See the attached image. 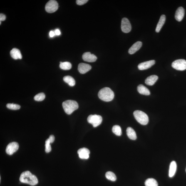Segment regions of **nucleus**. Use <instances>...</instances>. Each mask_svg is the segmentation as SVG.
<instances>
[{
    "label": "nucleus",
    "mask_w": 186,
    "mask_h": 186,
    "mask_svg": "<svg viewBox=\"0 0 186 186\" xmlns=\"http://www.w3.org/2000/svg\"><path fill=\"white\" fill-rule=\"evenodd\" d=\"M20 181L23 183L34 186L38 183V180L36 176L32 174L29 171H26L22 173L20 176Z\"/></svg>",
    "instance_id": "nucleus-1"
},
{
    "label": "nucleus",
    "mask_w": 186,
    "mask_h": 186,
    "mask_svg": "<svg viewBox=\"0 0 186 186\" xmlns=\"http://www.w3.org/2000/svg\"><path fill=\"white\" fill-rule=\"evenodd\" d=\"M98 95L100 99L105 102L112 101L115 96L113 92L108 87L102 89L99 91Z\"/></svg>",
    "instance_id": "nucleus-2"
},
{
    "label": "nucleus",
    "mask_w": 186,
    "mask_h": 186,
    "mask_svg": "<svg viewBox=\"0 0 186 186\" xmlns=\"http://www.w3.org/2000/svg\"><path fill=\"white\" fill-rule=\"evenodd\" d=\"M62 105L65 113L69 115L77 109L79 107L78 103L74 100H66L63 102Z\"/></svg>",
    "instance_id": "nucleus-3"
},
{
    "label": "nucleus",
    "mask_w": 186,
    "mask_h": 186,
    "mask_svg": "<svg viewBox=\"0 0 186 186\" xmlns=\"http://www.w3.org/2000/svg\"><path fill=\"white\" fill-rule=\"evenodd\" d=\"M133 115L135 119L141 125H146L148 123V117L143 112L140 110L135 111L134 112Z\"/></svg>",
    "instance_id": "nucleus-4"
},
{
    "label": "nucleus",
    "mask_w": 186,
    "mask_h": 186,
    "mask_svg": "<svg viewBox=\"0 0 186 186\" xmlns=\"http://www.w3.org/2000/svg\"><path fill=\"white\" fill-rule=\"evenodd\" d=\"M103 119L99 115H90L88 117L87 121L88 123L92 124L94 127H96L102 123Z\"/></svg>",
    "instance_id": "nucleus-5"
},
{
    "label": "nucleus",
    "mask_w": 186,
    "mask_h": 186,
    "mask_svg": "<svg viewBox=\"0 0 186 186\" xmlns=\"http://www.w3.org/2000/svg\"><path fill=\"white\" fill-rule=\"evenodd\" d=\"M172 66L176 70L183 71L186 69V61L183 59L176 60L173 62Z\"/></svg>",
    "instance_id": "nucleus-6"
},
{
    "label": "nucleus",
    "mask_w": 186,
    "mask_h": 186,
    "mask_svg": "<svg viewBox=\"0 0 186 186\" xmlns=\"http://www.w3.org/2000/svg\"><path fill=\"white\" fill-rule=\"evenodd\" d=\"M58 4L56 1L51 0L47 3L45 6V10L48 13H54L58 10Z\"/></svg>",
    "instance_id": "nucleus-7"
},
{
    "label": "nucleus",
    "mask_w": 186,
    "mask_h": 186,
    "mask_svg": "<svg viewBox=\"0 0 186 186\" xmlns=\"http://www.w3.org/2000/svg\"><path fill=\"white\" fill-rule=\"evenodd\" d=\"M121 28L122 31L124 33L130 32L131 30V26L129 20L126 18L122 20Z\"/></svg>",
    "instance_id": "nucleus-8"
},
{
    "label": "nucleus",
    "mask_w": 186,
    "mask_h": 186,
    "mask_svg": "<svg viewBox=\"0 0 186 186\" xmlns=\"http://www.w3.org/2000/svg\"><path fill=\"white\" fill-rule=\"evenodd\" d=\"M19 145L16 142H13L8 144L6 147V153L10 155H12L15 152L17 151L19 149Z\"/></svg>",
    "instance_id": "nucleus-9"
},
{
    "label": "nucleus",
    "mask_w": 186,
    "mask_h": 186,
    "mask_svg": "<svg viewBox=\"0 0 186 186\" xmlns=\"http://www.w3.org/2000/svg\"><path fill=\"white\" fill-rule=\"evenodd\" d=\"M155 63V61L154 60L144 62L138 65V68L141 70H146L151 67Z\"/></svg>",
    "instance_id": "nucleus-10"
},
{
    "label": "nucleus",
    "mask_w": 186,
    "mask_h": 186,
    "mask_svg": "<svg viewBox=\"0 0 186 186\" xmlns=\"http://www.w3.org/2000/svg\"><path fill=\"white\" fill-rule=\"evenodd\" d=\"M78 153L80 158L82 159H88L89 157L90 151L88 149L82 148L78 151Z\"/></svg>",
    "instance_id": "nucleus-11"
},
{
    "label": "nucleus",
    "mask_w": 186,
    "mask_h": 186,
    "mask_svg": "<svg viewBox=\"0 0 186 186\" xmlns=\"http://www.w3.org/2000/svg\"><path fill=\"white\" fill-rule=\"evenodd\" d=\"M84 61L90 62H94L96 61L97 57L94 55L92 54L90 52H86L84 53L82 56Z\"/></svg>",
    "instance_id": "nucleus-12"
},
{
    "label": "nucleus",
    "mask_w": 186,
    "mask_h": 186,
    "mask_svg": "<svg viewBox=\"0 0 186 186\" xmlns=\"http://www.w3.org/2000/svg\"><path fill=\"white\" fill-rule=\"evenodd\" d=\"M91 67L90 65L85 63H80L78 65V70L81 74H85L91 69Z\"/></svg>",
    "instance_id": "nucleus-13"
},
{
    "label": "nucleus",
    "mask_w": 186,
    "mask_h": 186,
    "mask_svg": "<svg viewBox=\"0 0 186 186\" xmlns=\"http://www.w3.org/2000/svg\"><path fill=\"white\" fill-rule=\"evenodd\" d=\"M185 14V11L183 7H182L177 8L176 11L175 18L176 20L178 21H182L184 18Z\"/></svg>",
    "instance_id": "nucleus-14"
},
{
    "label": "nucleus",
    "mask_w": 186,
    "mask_h": 186,
    "mask_svg": "<svg viewBox=\"0 0 186 186\" xmlns=\"http://www.w3.org/2000/svg\"><path fill=\"white\" fill-rule=\"evenodd\" d=\"M142 43L141 42L139 41L135 43L131 47V48L129 50L128 52L130 54H133L138 51L140 49L142 46Z\"/></svg>",
    "instance_id": "nucleus-15"
},
{
    "label": "nucleus",
    "mask_w": 186,
    "mask_h": 186,
    "mask_svg": "<svg viewBox=\"0 0 186 186\" xmlns=\"http://www.w3.org/2000/svg\"><path fill=\"white\" fill-rule=\"evenodd\" d=\"M10 55L11 57L14 59H21L22 58L21 51L17 48L13 49L10 52Z\"/></svg>",
    "instance_id": "nucleus-16"
},
{
    "label": "nucleus",
    "mask_w": 186,
    "mask_h": 186,
    "mask_svg": "<svg viewBox=\"0 0 186 186\" xmlns=\"http://www.w3.org/2000/svg\"><path fill=\"white\" fill-rule=\"evenodd\" d=\"M177 169L176 162L175 161H172L171 162L169 170V177H172L175 175Z\"/></svg>",
    "instance_id": "nucleus-17"
},
{
    "label": "nucleus",
    "mask_w": 186,
    "mask_h": 186,
    "mask_svg": "<svg viewBox=\"0 0 186 186\" xmlns=\"http://www.w3.org/2000/svg\"><path fill=\"white\" fill-rule=\"evenodd\" d=\"M158 77L156 75H153L149 76L145 80L146 84L149 85H152L155 84L158 79Z\"/></svg>",
    "instance_id": "nucleus-18"
},
{
    "label": "nucleus",
    "mask_w": 186,
    "mask_h": 186,
    "mask_svg": "<svg viewBox=\"0 0 186 186\" xmlns=\"http://www.w3.org/2000/svg\"><path fill=\"white\" fill-rule=\"evenodd\" d=\"M139 93L141 94L148 95L150 94L149 90L145 87L142 85H139L137 87Z\"/></svg>",
    "instance_id": "nucleus-19"
},
{
    "label": "nucleus",
    "mask_w": 186,
    "mask_h": 186,
    "mask_svg": "<svg viewBox=\"0 0 186 186\" xmlns=\"http://www.w3.org/2000/svg\"><path fill=\"white\" fill-rule=\"evenodd\" d=\"M128 138L132 140H135L137 138L136 133L135 131L131 127H128L126 130Z\"/></svg>",
    "instance_id": "nucleus-20"
},
{
    "label": "nucleus",
    "mask_w": 186,
    "mask_h": 186,
    "mask_svg": "<svg viewBox=\"0 0 186 186\" xmlns=\"http://www.w3.org/2000/svg\"><path fill=\"white\" fill-rule=\"evenodd\" d=\"M166 17L165 15H163L161 16L160 20L157 25L155 31L157 33H159L163 26L165 21Z\"/></svg>",
    "instance_id": "nucleus-21"
},
{
    "label": "nucleus",
    "mask_w": 186,
    "mask_h": 186,
    "mask_svg": "<svg viewBox=\"0 0 186 186\" xmlns=\"http://www.w3.org/2000/svg\"><path fill=\"white\" fill-rule=\"evenodd\" d=\"M63 80L65 83H67L70 86H74L76 83L75 79L70 76H67L64 77L63 78Z\"/></svg>",
    "instance_id": "nucleus-22"
},
{
    "label": "nucleus",
    "mask_w": 186,
    "mask_h": 186,
    "mask_svg": "<svg viewBox=\"0 0 186 186\" xmlns=\"http://www.w3.org/2000/svg\"><path fill=\"white\" fill-rule=\"evenodd\" d=\"M60 67L63 70H69L71 68V63L69 62H60Z\"/></svg>",
    "instance_id": "nucleus-23"
},
{
    "label": "nucleus",
    "mask_w": 186,
    "mask_h": 186,
    "mask_svg": "<svg viewBox=\"0 0 186 186\" xmlns=\"http://www.w3.org/2000/svg\"><path fill=\"white\" fill-rule=\"evenodd\" d=\"M145 186H158V183L155 179L149 178L145 181Z\"/></svg>",
    "instance_id": "nucleus-24"
},
{
    "label": "nucleus",
    "mask_w": 186,
    "mask_h": 186,
    "mask_svg": "<svg viewBox=\"0 0 186 186\" xmlns=\"http://www.w3.org/2000/svg\"><path fill=\"white\" fill-rule=\"evenodd\" d=\"M105 177L108 180L112 181H115L116 180V175L113 172L111 171L107 172L105 174Z\"/></svg>",
    "instance_id": "nucleus-25"
},
{
    "label": "nucleus",
    "mask_w": 186,
    "mask_h": 186,
    "mask_svg": "<svg viewBox=\"0 0 186 186\" xmlns=\"http://www.w3.org/2000/svg\"><path fill=\"white\" fill-rule=\"evenodd\" d=\"M112 131L115 135L120 136L121 135V129L118 125H115L112 128Z\"/></svg>",
    "instance_id": "nucleus-26"
},
{
    "label": "nucleus",
    "mask_w": 186,
    "mask_h": 186,
    "mask_svg": "<svg viewBox=\"0 0 186 186\" xmlns=\"http://www.w3.org/2000/svg\"><path fill=\"white\" fill-rule=\"evenodd\" d=\"M6 107L8 109L13 110H17L21 108L20 105L14 103H8Z\"/></svg>",
    "instance_id": "nucleus-27"
},
{
    "label": "nucleus",
    "mask_w": 186,
    "mask_h": 186,
    "mask_svg": "<svg viewBox=\"0 0 186 186\" xmlns=\"http://www.w3.org/2000/svg\"><path fill=\"white\" fill-rule=\"evenodd\" d=\"M45 98V95L43 93H40L37 94L34 97L35 100L38 101H42Z\"/></svg>",
    "instance_id": "nucleus-28"
},
{
    "label": "nucleus",
    "mask_w": 186,
    "mask_h": 186,
    "mask_svg": "<svg viewBox=\"0 0 186 186\" xmlns=\"http://www.w3.org/2000/svg\"><path fill=\"white\" fill-rule=\"evenodd\" d=\"M51 143L49 139H47L45 142V151L47 153H49L51 151V148L50 144Z\"/></svg>",
    "instance_id": "nucleus-29"
},
{
    "label": "nucleus",
    "mask_w": 186,
    "mask_h": 186,
    "mask_svg": "<svg viewBox=\"0 0 186 186\" xmlns=\"http://www.w3.org/2000/svg\"><path fill=\"white\" fill-rule=\"evenodd\" d=\"M88 1V0H77L76 3L79 5H82L85 4Z\"/></svg>",
    "instance_id": "nucleus-30"
},
{
    "label": "nucleus",
    "mask_w": 186,
    "mask_h": 186,
    "mask_svg": "<svg viewBox=\"0 0 186 186\" xmlns=\"http://www.w3.org/2000/svg\"><path fill=\"white\" fill-rule=\"evenodd\" d=\"M6 19V16L5 15L3 14H0V21H4Z\"/></svg>",
    "instance_id": "nucleus-31"
},
{
    "label": "nucleus",
    "mask_w": 186,
    "mask_h": 186,
    "mask_svg": "<svg viewBox=\"0 0 186 186\" xmlns=\"http://www.w3.org/2000/svg\"><path fill=\"white\" fill-rule=\"evenodd\" d=\"M48 139H49L50 142H51V143H53L55 141V139L54 135H50Z\"/></svg>",
    "instance_id": "nucleus-32"
},
{
    "label": "nucleus",
    "mask_w": 186,
    "mask_h": 186,
    "mask_svg": "<svg viewBox=\"0 0 186 186\" xmlns=\"http://www.w3.org/2000/svg\"><path fill=\"white\" fill-rule=\"evenodd\" d=\"M55 35H57V36H59V35H60L61 34V32H60V30L58 29L55 30Z\"/></svg>",
    "instance_id": "nucleus-33"
},
{
    "label": "nucleus",
    "mask_w": 186,
    "mask_h": 186,
    "mask_svg": "<svg viewBox=\"0 0 186 186\" xmlns=\"http://www.w3.org/2000/svg\"><path fill=\"white\" fill-rule=\"evenodd\" d=\"M55 34L54 32L51 31H50L49 33V36L51 37H53L55 36Z\"/></svg>",
    "instance_id": "nucleus-34"
},
{
    "label": "nucleus",
    "mask_w": 186,
    "mask_h": 186,
    "mask_svg": "<svg viewBox=\"0 0 186 186\" xmlns=\"http://www.w3.org/2000/svg\"></svg>",
    "instance_id": "nucleus-35"
}]
</instances>
